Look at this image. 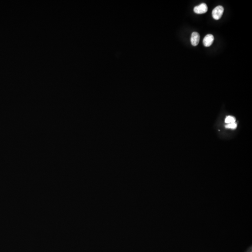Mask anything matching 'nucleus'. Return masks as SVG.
Segmentation results:
<instances>
[{
	"mask_svg": "<svg viewBox=\"0 0 252 252\" xmlns=\"http://www.w3.org/2000/svg\"><path fill=\"white\" fill-rule=\"evenodd\" d=\"M224 8L222 6H218L215 8L212 11V15L215 20H218L221 18L224 12Z\"/></svg>",
	"mask_w": 252,
	"mask_h": 252,
	"instance_id": "nucleus-1",
	"label": "nucleus"
},
{
	"mask_svg": "<svg viewBox=\"0 0 252 252\" xmlns=\"http://www.w3.org/2000/svg\"><path fill=\"white\" fill-rule=\"evenodd\" d=\"M208 10V7L207 4L203 3L200 5L197 6L194 8V11L197 14H202L206 13Z\"/></svg>",
	"mask_w": 252,
	"mask_h": 252,
	"instance_id": "nucleus-2",
	"label": "nucleus"
},
{
	"mask_svg": "<svg viewBox=\"0 0 252 252\" xmlns=\"http://www.w3.org/2000/svg\"><path fill=\"white\" fill-rule=\"evenodd\" d=\"M214 39V38L213 35H207L203 39V45L206 47L210 46L213 44Z\"/></svg>",
	"mask_w": 252,
	"mask_h": 252,
	"instance_id": "nucleus-3",
	"label": "nucleus"
},
{
	"mask_svg": "<svg viewBox=\"0 0 252 252\" xmlns=\"http://www.w3.org/2000/svg\"><path fill=\"white\" fill-rule=\"evenodd\" d=\"M200 34L197 32H193L191 34V39H190L191 45L194 46L197 45L200 42Z\"/></svg>",
	"mask_w": 252,
	"mask_h": 252,
	"instance_id": "nucleus-4",
	"label": "nucleus"
},
{
	"mask_svg": "<svg viewBox=\"0 0 252 252\" xmlns=\"http://www.w3.org/2000/svg\"><path fill=\"white\" fill-rule=\"evenodd\" d=\"M235 118L232 116H227V117H226V119H225V123L228 124L235 123Z\"/></svg>",
	"mask_w": 252,
	"mask_h": 252,
	"instance_id": "nucleus-5",
	"label": "nucleus"
},
{
	"mask_svg": "<svg viewBox=\"0 0 252 252\" xmlns=\"http://www.w3.org/2000/svg\"><path fill=\"white\" fill-rule=\"evenodd\" d=\"M236 127H237V124L235 123H231L226 126V128H228V129H236Z\"/></svg>",
	"mask_w": 252,
	"mask_h": 252,
	"instance_id": "nucleus-6",
	"label": "nucleus"
}]
</instances>
